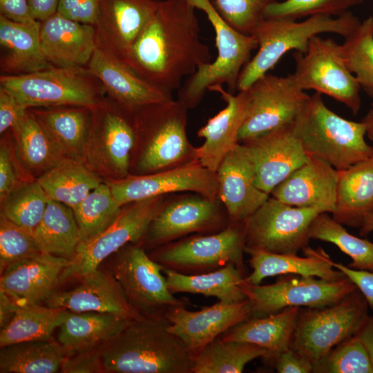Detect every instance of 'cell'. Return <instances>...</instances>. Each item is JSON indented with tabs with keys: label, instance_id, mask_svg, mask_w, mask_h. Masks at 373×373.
<instances>
[{
	"label": "cell",
	"instance_id": "6da1fadb",
	"mask_svg": "<svg viewBox=\"0 0 373 373\" xmlns=\"http://www.w3.org/2000/svg\"><path fill=\"white\" fill-rule=\"evenodd\" d=\"M195 10L188 0H159L126 64L154 86L178 90L184 78L211 61Z\"/></svg>",
	"mask_w": 373,
	"mask_h": 373
},
{
	"label": "cell",
	"instance_id": "7a4b0ae2",
	"mask_svg": "<svg viewBox=\"0 0 373 373\" xmlns=\"http://www.w3.org/2000/svg\"><path fill=\"white\" fill-rule=\"evenodd\" d=\"M164 319L132 321L102 347L104 372L192 373V356Z\"/></svg>",
	"mask_w": 373,
	"mask_h": 373
},
{
	"label": "cell",
	"instance_id": "3957f363",
	"mask_svg": "<svg viewBox=\"0 0 373 373\" xmlns=\"http://www.w3.org/2000/svg\"><path fill=\"white\" fill-rule=\"evenodd\" d=\"M186 106L171 99L144 106L135 113V174L143 175L198 161L196 147L186 134Z\"/></svg>",
	"mask_w": 373,
	"mask_h": 373
},
{
	"label": "cell",
	"instance_id": "277c9868",
	"mask_svg": "<svg viewBox=\"0 0 373 373\" xmlns=\"http://www.w3.org/2000/svg\"><path fill=\"white\" fill-rule=\"evenodd\" d=\"M361 23L350 10L337 17L314 15L301 21L265 18L251 34L258 42V51L241 70L236 90L249 88L289 51L294 50L305 53L312 37L323 33H334L345 38Z\"/></svg>",
	"mask_w": 373,
	"mask_h": 373
},
{
	"label": "cell",
	"instance_id": "5b68a950",
	"mask_svg": "<svg viewBox=\"0 0 373 373\" xmlns=\"http://www.w3.org/2000/svg\"><path fill=\"white\" fill-rule=\"evenodd\" d=\"M293 128L308 156L319 157L338 171L350 167L373 153V146L365 139L364 124L343 118L330 110L318 93L306 101Z\"/></svg>",
	"mask_w": 373,
	"mask_h": 373
},
{
	"label": "cell",
	"instance_id": "8992f818",
	"mask_svg": "<svg viewBox=\"0 0 373 373\" xmlns=\"http://www.w3.org/2000/svg\"><path fill=\"white\" fill-rule=\"evenodd\" d=\"M188 1L207 15L214 29L217 48L213 61L198 68L178 90L177 99L192 109L212 86L226 84L230 93L236 90L241 70L250 60L252 51L258 48V42L253 35L243 34L229 25L216 10L213 0Z\"/></svg>",
	"mask_w": 373,
	"mask_h": 373
},
{
	"label": "cell",
	"instance_id": "52a82bcc",
	"mask_svg": "<svg viewBox=\"0 0 373 373\" xmlns=\"http://www.w3.org/2000/svg\"><path fill=\"white\" fill-rule=\"evenodd\" d=\"M0 86L28 109L62 106L92 108L106 95L102 83L86 67L52 66L26 75H1Z\"/></svg>",
	"mask_w": 373,
	"mask_h": 373
},
{
	"label": "cell",
	"instance_id": "ba28073f",
	"mask_svg": "<svg viewBox=\"0 0 373 373\" xmlns=\"http://www.w3.org/2000/svg\"><path fill=\"white\" fill-rule=\"evenodd\" d=\"M368 316L367 303L358 289L332 305L300 310L290 347L314 369L336 346L356 334Z\"/></svg>",
	"mask_w": 373,
	"mask_h": 373
},
{
	"label": "cell",
	"instance_id": "9c48e42d",
	"mask_svg": "<svg viewBox=\"0 0 373 373\" xmlns=\"http://www.w3.org/2000/svg\"><path fill=\"white\" fill-rule=\"evenodd\" d=\"M246 233L243 222H230L222 230L193 234L156 248L149 255L163 268L198 274L233 264L245 273Z\"/></svg>",
	"mask_w": 373,
	"mask_h": 373
},
{
	"label": "cell",
	"instance_id": "30bf717a",
	"mask_svg": "<svg viewBox=\"0 0 373 373\" xmlns=\"http://www.w3.org/2000/svg\"><path fill=\"white\" fill-rule=\"evenodd\" d=\"M92 108L84 157L113 180L130 175L135 144V113L108 97Z\"/></svg>",
	"mask_w": 373,
	"mask_h": 373
},
{
	"label": "cell",
	"instance_id": "8fae6325",
	"mask_svg": "<svg viewBox=\"0 0 373 373\" xmlns=\"http://www.w3.org/2000/svg\"><path fill=\"white\" fill-rule=\"evenodd\" d=\"M165 196L152 197L123 206L105 229L79 243L60 276L59 284L79 279L97 269L103 260L129 243L140 244L152 220L162 207Z\"/></svg>",
	"mask_w": 373,
	"mask_h": 373
},
{
	"label": "cell",
	"instance_id": "7c38bea8",
	"mask_svg": "<svg viewBox=\"0 0 373 373\" xmlns=\"http://www.w3.org/2000/svg\"><path fill=\"white\" fill-rule=\"evenodd\" d=\"M115 254L111 272L128 303L143 317L166 320L170 309L188 304L170 291L162 267L141 244L129 243Z\"/></svg>",
	"mask_w": 373,
	"mask_h": 373
},
{
	"label": "cell",
	"instance_id": "4fadbf2b",
	"mask_svg": "<svg viewBox=\"0 0 373 373\" xmlns=\"http://www.w3.org/2000/svg\"><path fill=\"white\" fill-rule=\"evenodd\" d=\"M295 70L290 74L303 90H314L347 107L356 115L361 107V87L343 59L341 44L332 38L312 37L305 53L294 51Z\"/></svg>",
	"mask_w": 373,
	"mask_h": 373
},
{
	"label": "cell",
	"instance_id": "5bb4252c",
	"mask_svg": "<svg viewBox=\"0 0 373 373\" xmlns=\"http://www.w3.org/2000/svg\"><path fill=\"white\" fill-rule=\"evenodd\" d=\"M315 207H298L272 196L245 221L246 248L274 254H297L308 246Z\"/></svg>",
	"mask_w": 373,
	"mask_h": 373
},
{
	"label": "cell",
	"instance_id": "9a60e30c",
	"mask_svg": "<svg viewBox=\"0 0 373 373\" xmlns=\"http://www.w3.org/2000/svg\"><path fill=\"white\" fill-rule=\"evenodd\" d=\"M229 223L226 209L218 198L187 192L168 202L165 200L142 242L156 249L190 235L220 231Z\"/></svg>",
	"mask_w": 373,
	"mask_h": 373
},
{
	"label": "cell",
	"instance_id": "2e32d148",
	"mask_svg": "<svg viewBox=\"0 0 373 373\" xmlns=\"http://www.w3.org/2000/svg\"><path fill=\"white\" fill-rule=\"evenodd\" d=\"M240 288L250 301L254 315H269L286 307L322 308L332 305L357 289L346 276L336 280L315 277L283 278L270 285L247 283Z\"/></svg>",
	"mask_w": 373,
	"mask_h": 373
},
{
	"label": "cell",
	"instance_id": "e0dca14e",
	"mask_svg": "<svg viewBox=\"0 0 373 373\" xmlns=\"http://www.w3.org/2000/svg\"><path fill=\"white\" fill-rule=\"evenodd\" d=\"M249 102L238 135L239 142L294 123L310 95L300 89L291 75L267 73L248 88Z\"/></svg>",
	"mask_w": 373,
	"mask_h": 373
},
{
	"label": "cell",
	"instance_id": "ac0fdd59",
	"mask_svg": "<svg viewBox=\"0 0 373 373\" xmlns=\"http://www.w3.org/2000/svg\"><path fill=\"white\" fill-rule=\"evenodd\" d=\"M112 194L121 206L166 194L191 192L210 199L218 198L216 172L198 161L143 175H132L108 182Z\"/></svg>",
	"mask_w": 373,
	"mask_h": 373
},
{
	"label": "cell",
	"instance_id": "d6986e66",
	"mask_svg": "<svg viewBox=\"0 0 373 373\" xmlns=\"http://www.w3.org/2000/svg\"><path fill=\"white\" fill-rule=\"evenodd\" d=\"M240 144L254 166L256 186L269 195L309 159L294 131L293 123Z\"/></svg>",
	"mask_w": 373,
	"mask_h": 373
},
{
	"label": "cell",
	"instance_id": "ffe728a7",
	"mask_svg": "<svg viewBox=\"0 0 373 373\" xmlns=\"http://www.w3.org/2000/svg\"><path fill=\"white\" fill-rule=\"evenodd\" d=\"M186 305H177L169 310L165 318L168 330L184 344L192 358L207 344L233 326L254 317L247 298L236 303H217L189 311Z\"/></svg>",
	"mask_w": 373,
	"mask_h": 373
},
{
	"label": "cell",
	"instance_id": "44dd1931",
	"mask_svg": "<svg viewBox=\"0 0 373 373\" xmlns=\"http://www.w3.org/2000/svg\"><path fill=\"white\" fill-rule=\"evenodd\" d=\"M159 0H100L94 25L97 48L126 63Z\"/></svg>",
	"mask_w": 373,
	"mask_h": 373
},
{
	"label": "cell",
	"instance_id": "7402d4cb",
	"mask_svg": "<svg viewBox=\"0 0 373 373\" xmlns=\"http://www.w3.org/2000/svg\"><path fill=\"white\" fill-rule=\"evenodd\" d=\"M209 91L219 93L226 106L198 131L197 135L204 142L196 147V153L203 166L216 172L226 155L240 143L238 135L247 115L249 93L247 89L233 95L222 85L212 86Z\"/></svg>",
	"mask_w": 373,
	"mask_h": 373
},
{
	"label": "cell",
	"instance_id": "603a6c76",
	"mask_svg": "<svg viewBox=\"0 0 373 373\" xmlns=\"http://www.w3.org/2000/svg\"><path fill=\"white\" fill-rule=\"evenodd\" d=\"M86 67L102 83L106 95L133 111L173 99L171 92L149 83L124 61L97 47Z\"/></svg>",
	"mask_w": 373,
	"mask_h": 373
},
{
	"label": "cell",
	"instance_id": "cb8c5ba5",
	"mask_svg": "<svg viewBox=\"0 0 373 373\" xmlns=\"http://www.w3.org/2000/svg\"><path fill=\"white\" fill-rule=\"evenodd\" d=\"M81 283L68 291H55L47 306L73 312H95L121 316L131 321L140 315L128 303L111 271L97 268L79 278Z\"/></svg>",
	"mask_w": 373,
	"mask_h": 373
},
{
	"label": "cell",
	"instance_id": "d4e9b609",
	"mask_svg": "<svg viewBox=\"0 0 373 373\" xmlns=\"http://www.w3.org/2000/svg\"><path fill=\"white\" fill-rule=\"evenodd\" d=\"M70 260L41 252L8 267L1 274L0 289L19 307L45 303L55 291Z\"/></svg>",
	"mask_w": 373,
	"mask_h": 373
},
{
	"label": "cell",
	"instance_id": "484cf974",
	"mask_svg": "<svg viewBox=\"0 0 373 373\" xmlns=\"http://www.w3.org/2000/svg\"><path fill=\"white\" fill-rule=\"evenodd\" d=\"M216 175L218 197L230 222L245 221L270 196L256 186L254 166L240 143L226 155Z\"/></svg>",
	"mask_w": 373,
	"mask_h": 373
},
{
	"label": "cell",
	"instance_id": "4316f807",
	"mask_svg": "<svg viewBox=\"0 0 373 373\" xmlns=\"http://www.w3.org/2000/svg\"><path fill=\"white\" fill-rule=\"evenodd\" d=\"M338 171L314 156L279 184L270 195L291 206L315 207L332 213L336 208Z\"/></svg>",
	"mask_w": 373,
	"mask_h": 373
},
{
	"label": "cell",
	"instance_id": "83f0119b",
	"mask_svg": "<svg viewBox=\"0 0 373 373\" xmlns=\"http://www.w3.org/2000/svg\"><path fill=\"white\" fill-rule=\"evenodd\" d=\"M41 48L55 67H86L96 48L93 25L79 23L56 12L40 21Z\"/></svg>",
	"mask_w": 373,
	"mask_h": 373
},
{
	"label": "cell",
	"instance_id": "f1b7e54d",
	"mask_svg": "<svg viewBox=\"0 0 373 373\" xmlns=\"http://www.w3.org/2000/svg\"><path fill=\"white\" fill-rule=\"evenodd\" d=\"M252 271L244 278L251 285H260L268 277L292 274L317 277L327 280H339L345 276L329 262V255L321 248L306 247L305 256L297 254H274L259 249L246 248Z\"/></svg>",
	"mask_w": 373,
	"mask_h": 373
},
{
	"label": "cell",
	"instance_id": "f546056e",
	"mask_svg": "<svg viewBox=\"0 0 373 373\" xmlns=\"http://www.w3.org/2000/svg\"><path fill=\"white\" fill-rule=\"evenodd\" d=\"M50 67L41 48L40 21L17 22L0 15L1 75H26Z\"/></svg>",
	"mask_w": 373,
	"mask_h": 373
},
{
	"label": "cell",
	"instance_id": "4dcf8cb0",
	"mask_svg": "<svg viewBox=\"0 0 373 373\" xmlns=\"http://www.w3.org/2000/svg\"><path fill=\"white\" fill-rule=\"evenodd\" d=\"M28 110L66 159L82 162L89 133L91 108L62 106Z\"/></svg>",
	"mask_w": 373,
	"mask_h": 373
},
{
	"label": "cell",
	"instance_id": "1f68e13d",
	"mask_svg": "<svg viewBox=\"0 0 373 373\" xmlns=\"http://www.w3.org/2000/svg\"><path fill=\"white\" fill-rule=\"evenodd\" d=\"M332 218L343 225L361 228L373 215V153L338 171L336 203Z\"/></svg>",
	"mask_w": 373,
	"mask_h": 373
},
{
	"label": "cell",
	"instance_id": "d6a6232c",
	"mask_svg": "<svg viewBox=\"0 0 373 373\" xmlns=\"http://www.w3.org/2000/svg\"><path fill=\"white\" fill-rule=\"evenodd\" d=\"M131 321L114 314L67 310L57 341L68 355L102 348Z\"/></svg>",
	"mask_w": 373,
	"mask_h": 373
},
{
	"label": "cell",
	"instance_id": "836d02e7",
	"mask_svg": "<svg viewBox=\"0 0 373 373\" xmlns=\"http://www.w3.org/2000/svg\"><path fill=\"white\" fill-rule=\"evenodd\" d=\"M300 311V307H289L265 317H251L220 337L258 345L268 352L265 359L273 362L280 353L291 347Z\"/></svg>",
	"mask_w": 373,
	"mask_h": 373
},
{
	"label": "cell",
	"instance_id": "e575fe53",
	"mask_svg": "<svg viewBox=\"0 0 373 373\" xmlns=\"http://www.w3.org/2000/svg\"><path fill=\"white\" fill-rule=\"evenodd\" d=\"M170 291L214 296L223 303H236L247 299L240 288L245 273L233 264H228L216 270L198 274H184L162 267Z\"/></svg>",
	"mask_w": 373,
	"mask_h": 373
},
{
	"label": "cell",
	"instance_id": "d590c367",
	"mask_svg": "<svg viewBox=\"0 0 373 373\" xmlns=\"http://www.w3.org/2000/svg\"><path fill=\"white\" fill-rule=\"evenodd\" d=\"M32 236L41 252L71 260L80 243L73 209L50 200Z\"/></svg>",
	"mask_w": 373,
	"mask_h": 373
},
{
	"label": "cell",
	"instance_id": "8d00e7d4",
	"mask_svg": "<svg viewBox=\"0 0 373 373\" xmlns=\"http://www.w3.org/2000/svg\"><path fill=\"white\" fill-rule=\"evenodd\" d=\"M68 356L57 341H23L0 347L1 373H56Z\"/></svg>",
	"mask_w": 373,
	"mask_h": 373
},
{
	"label": "cell",
	"instance_id": "74e56055",
	"mask_svg": "<svg viewBox=\"0 0 373 373\" xmlns=\"http://www.w3.org/2000/svg\"><path fill=\"white\" fill-rule=\"evenodd\" d=\"M37 180L50 200L73 209L102 183L82 162L70 159L48 170Z\"/></svg>",
	"mask_w": 373,
	"mask_h": 373
},
{
	"label": "cell",
	"instance_id": "f35d334b",
	"mask_svg": "<svg viewBox=\"0 0 373 373\" xmlns=\"http://www.w3.org/2000/svg\"><path fill=\"white\" fill-rule=\"evenodd\" d=\"M268 356L267 350L247 342L218 337L192 358V373H240L255 358Z\"/></svg>",
	"mask_w": 373,
	"mask_h": 373
},
{
	"label": "cell",
	"instance_id": "ab89813d",
	"mask_svg": "<svg viewBox=\"0 0 373 373\" xmlns=\"http://www.w3.org/2000/svg\"><path fill=\"white\" fill-rule=\"evenodd\" d=\"M66 309L29 304L20 306L8 325L0 332V347L23 341L51 340Z\"/></svg>",
	"mask_w": 373,
	"mask_h": 373
},
{
	"label": "cell",
	"instance_id": "60d3db41",
	"mask_svg": "<svg viewBox=\"0 0 373 373\" xmlns=\"http://www.w3.org/2000/svg\"><path fill=\"white\" fill-rule=\"evenodd\" d=\"M19 155L30 171L42 174L66 160L28 109L12 130Z\"/></svg>",
	"mask_w": 373,
	"mask_h": 373
},
{
	"label": "cell",
	"instance_id": "b9f144b4",
	"mask_svg": "<svg viewBox=\"0 0 373 373\" xmlns=\"http://www.w3.org/2000/svg\"><path fill=\"white\" fill-rule=\"evenodd\" d=\"M309 236L310 240L335 245L351 258L349 267L373 272V242L350 233L328 213H321L315 218L310 226Z\"/></svg>",
	"mask_w": 373,
	"mask_h": 373
},
{
	"label": "cell",
	"instance_id": "7bdbcfd3",
	"mask_svg": "<svg viewBox=\"0 0 373 373\" xmlns=\"http://www.w3.org/2000/svg\"><path fill=\"white\" fill-rule=\"evenodd\" d=\"M123 206L114 198L108 184L101 183L73 209L79 230L80 242L105 229Z\"/></svg>",
	"mask_w": 373,
	"mask_h": 373
},
{
	"label": "cell",
	"instance_id": "ee69618b",
	"mask_svg": "<svg viewBox=\"0 0 373 373\" xmlns=\"http://www.w3.org/2000/svg\"><path fill=\"white\" fill-rule=\"evenodd\" d=\"M341 53L348 70L361 90L373 99V17L361 21L358 27L341 44Z\"/></svg>",
	"mask_w": 373,
	"mask_h": 373
},
{
	"label": "cell",
	"instance_id": "f6af8a7d",
	"mask_svg": "<svg viewBox=\"0 0 373 373\" xmlns=\"http://www.w3.org/2000/svg\"><path fill=\"white\" fill-rule=\"evenodd\" d=\"M50 199L37 180L19 184L1 203L8 220L32 234Z\"/></svg>",
	"mask_w": 373,
	"mask_h": 373
},
{
	"label": "cell",
	"instance_id": "bcb514c9",
	"mask_svg": "<svg viewBox=\"0 0 373 373\" xmlns=\"http://www.w3.org/2000/svg\"><path fill=\"white\" fill-rule=\"evenodd\" d=\"M363 0H284L275 1L266 9L265 18L298 20L314 15L340 16Z\"/></svg>",
	"mask_w": 373,
	"mask_h": 373
},
{
	"label": "cell",
	"instance_id": "7dc6e473",
	"mask_svg": "<svg viewBox=\"0 0 373 373\" xmlns=\"http://www.w3.org/2000/svg\"><path fill=\"white\" fill-rule=\"evenodd\" d=\"M314 372L373 373V365L366 347L355 334L332 350Z\"/></svg>",
	"mask_w": 373,
	"mask_h": 373
},
{
	"label": "cell",
	"instance_id": "c3c4849f",
	"mask_svg": "<svg viewBox=\"0 0 373 373\" xmlns=\"http://www.w3.org/2000/svg\"><path fill=\"white\" fill-rule=\"evenodd\" d=\"M39 253L32 234L1 214L0 273L11 265Z\"/></svg>",
	"mask_w": 373,
	"mask_h": 373
},
{
	"label": "cell",
	"instance_id": "681fc988",
	"mask_svg": "<svg viewBox=\"0 0 373 373\" xmlns=\"http://www.w3.org/2000/svg\"><path fill=\"white\" fill-rule=\"evenodd\" d=\"M276 0H213L222 19L236 30L251 35L265 19L267 8Z\"/></svg>",
	"mask_w": 373,
	"mask_h": 373
},
{
	"label": "cell",
	"instance_id": "f907efd6",
	"mask_svg": "<svg viewBox=\"0 0 373 373\" xmlns=\"http://www.w3.org/2000/svg\"><path fill=\"white\" fill-rule=\"evenodd\" d=\"M100 0H59L57 12L71 20L94 26Z\"/></svg>",
	"mask_w": 373,
	"mask_h": 373
},
{
	"label": "cell",
	"instance_id": "816d5d0a",
	"mask_svg": "<svg viewBox=\"0 0 373 373\" xmlns=\"http://www.w3.org/2000/svg\"><path fill=\"white\" fill-rule=\"evenodd\" d=\"M60 372H104L102 358V348L80 352L68 355L61 366Z\"/></svg>",
	"mask_w": 373,
	"mask_h": 373
},
{
	"label": "cell",
	"instance_id": "f5cc1de1",
	"mask_svg": "<svg viewBox=\"0 0 373 373\" xmlns=\"http://www.w3.org/2000/svg\"><path fill=\"white\" fill-rule=\"evenodd\" d=\"M28 108L8 90L0 86V133L12 130L24 117Z\"/></svg>",
	"mask_w": 373,
	"mask_h": 373
},
{
	"label": "cell",
	"instance_id": "db71d44e",
	"mask_svg": "<svg viewBox=\"0 0 373 373\" xmlns=\"http://www.w3.org/2000/svg\"><path fill=\"white\" fill-rule=\"evenodd\" d=\"M17 171L10 151L6 144L0 149V200L2 203L19 185Z\"/></svg>",
	"mask_w": 373,
	"mask_h": 373
},
{
	"label": "cell",
	"instance_id": "11a10c76",
	"mask_svg": "<svg viewBox=\"0 0 373 373\" xmlns=\"http://www.w3.org/2000/svg\"><path fill=\"white\" fill-rule=\"evenodd\" d=\"M329 262L341 271L356 287L365 298L368 307L373 312V272L358 270L333 261L330 258Z\"/></svg>",
	"mask_w": 373,
	"mask_h": 373
},
{
	"label": "cell",
	"instance_id": "9f6ffc18",
	"mask_svg": "<svg viewBox=\"0 0 373 373\" xmlns=\"http://www.w3.org/2000/svg\"><path fill=\"white\" fill-rule=\"evenodd\" d=\"M278 373H309L314 365L305 356L289 347L280 353L273 361Z\"/></svg>",
	"mask_w": 373,
	"mask_h": 373
},
{
	"label": "cell",
	"instance_id": "6f0895ef",
	"mask_svg": "<svg viewBox=\"0 0 373 373\" xmlns=\"http://www.w3.org/2000/svg\"><path fill=\"white\" fill-rule=\"evenodd\" d=\"M0 15L17 22L37 21L32 17L28 0H0Z\"/></svg>",
	"mask_w": 373,
	"mask_h": 373
},
{
	"label": "cell",
	"instance_id": "680465c9",
	"mask_svg": "<svg viewBox=\"0 0 373 373\" xmlns=\"http://www.w3.org/2000/svg\"><path fill=\"white\" fill-rule=\"evenodd\" d=\"M59 0H28L34 19L41 21L57 12Z\"/></svg>",
	"mask_w": 373,
	"mask_h": 373
},
{
	"label": "cell",
	"instance_id": "91938a15",
	"mask_svg": "<svg viewBox=\"0 0 373 373\" xmlns=\"http://www.w3.org/2000/svg\"><path fill=\"white\" fill-rule=\"evenodd\" d=\"M19 305L0 289V328L3 329L12 320Z\"/></svg>",
	"mask_w": 373,
	"mask_h": 373
},
{
	"label": "cell",
	"instance_id": "94428289",
	"mask_svg": "<svg viewBox=\"0 0 373 373\" xmlns=\"http://www.w3.org/2000/svg\"><path fill=\"white\" fill-rule=\"evenodd\" d=\"M356 335L366 347L373 365V316H368Z\"/></svg>",
	"mask_w": 373,
	"mask_h": 373
},
{
	"label": "cell",
	"instance_id": "6125c7cd",
	"mask_svg": "<svg viewBox=\"0 0 373 373\" xmlns=\"http://www.w3.org/2000/svg\"><path fill=\"white\" fill-rule=\"evenodd\" d=\"M366 128V136L373 142V104L361 120Z\"/></svg>",
	"mask_w": 373,
	"mask_h": 373
},
{
	"label": "cell",
	"instance_id": "be15d7a7",
	"mask_svg": "<svg viewBox=\"0 0 373 373\" xmlns=\"http://www.w3.org/2000/svg\"><path fill=\"white\" fill-rule=\"evenodd\" d=\"M373 231V215H372L360 228V235L367 236Z\"/></svg>",
	"mask_w": 373,
	"mask_h": 373
}]
</instances>
